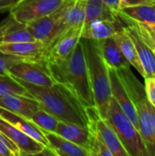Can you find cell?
Returning <instances> with one entry per match:
<instances>
[{
    "label": "cell",
    "mask_w": 155,
    "mask_h": 156,
    "mask_svg": "<svg viewBox=\"0 0 155 156\" xmlns=\"http://www.w3.org/2000/svg\"><path fill=\"white\" fill-rule=\"evenodd\" d=\"M45 66L53 80L67 88L84 108L95 106L81 38L69 57L47 61Z\"/></svg>",
    "instance_id": "6da1fadb"
},
{
    "label": "cell",
    "mask_w": 155,
    "mask_h": 156,
    "mask_svg": "<svg viewBox=\"0 0 155 156\" xmlns=\"http://www.w3.org/2000/svg\"><path fill=\"white\" fill-rule=\"evenodd\" d=\"M18 81L25 87L29 95L38 101L40 108L52 114L58 121L88 127L85 108L63 85L56 82L50 87H45Z\"/></svg>",
    "instance_id": "7a4b0ae2"
},
{
    "label": "cell",
    "mask_w": 155,
    "mask_h": 156,
    "mask_svg": "<svg viewBox=\"0 0 155 156\" xmlns=\"http://www.w3.org/2000/svg\"><path fill=\"white\" fill-rule=\"evenodd\" d=\"M81 41L84 47L95 107L100 115L105 119L110 101L112 98L109 68L101 56L97 40L81 38Z\"/></svg>",
    "instance_id": "3957f363"
},
{
    "label": "cell",
    "mask_w": 155,
    "mask_h": 156,
    "mask_svg": "<svg viewBox=\"0 0 155 156\" xmlns=\"http://www.w3.org/2000/svg\"><path fill=\"white\" fill-rule=\"evenodd\" d=\"M130 68L118 69L117 73L136 109L139 132L143 137L148 156H155V128L150 111L151 102L146 96L144 85L136 78Z\"/></svg>",
    "instance_id": "277c9868"
},
{
    "label": "cell",
    "mask_w": 155,
    "mask_h": 156,
    "mask_svg": "<svg viewBox=\"0 0 155 156\" xmlns=\"http://www.w3.org/2000/svg\"><path fill=\"white\" fill-rule=\"evenodd\" d=\"M105 119L115 131L129 156H148L139 130L113 98L110 101Z\"/></svg>",
    "instance_id": "5b68a950"
},
{
    "label": "cell",
    "mask_w": 155,
    "mask_h": 156,
    "mask_svg": "<svg viewBox=\"0 0 155 156\" xmlns=\"http://www.w3.org/2000/svg\"><path fill=\"white\" fill-rule=\"evenodd\" d=\"M88 128L91 134L100 140L111 151L112 156H129L118 135L106 119L102 118L95 106L85 108Z\"/></svg>",
    "instance_id": "8992f818"
},
{
    "label": "cell",
    "mask_w": 155,
    "mask_h": 156,
    "mask_svg": "<svg viewBox=\"0 0 155 156\" xmlns=\"http://www.w3.org/2000/svg\"><path fill=\"white\" fill-rule=\"evenodd\" d=\"M64 0H21L9 15L19 24L26 25L31 21L54 13Z\"/></svg>",
    "instance_id": "52a82bcc"
},
{
    "label": "cell",
    "mask_w": 155,
    "mask_h": 156,
    "mask_svg": "<svg viewBox=\"0 0 155 156\" xmlns=\"http://www.w3.org/2000/svg\"><path fill=\"white\" fill-rule=\"evenodd\" d=\"M8 75L14 79L37 86L50 87L56 83L45 64L37 61H22L9 69Z\"/></svg>",
    "instance_id": "ba28073f"
},
{
    "label": "cell",
    "mask_w": 155,
    "mask_h": 156,
    "mask_svg": "<svg viewBox=\"0 0 155 156\" xmlns=\"http://www.w3.org/2000/svg\"><path fill=\"white\" fill-rule=\"evenodd\" d=\"M25 26L35 39L41 41L44 44L45 55L51 45L69 28L55 19L51 15L31 21Z\"/></svg>",
    "instance_id": "9c48e42d"
},
{
    "label": "cell",
    "mask_w": 155,
    "mask_h": 156,
    "mask_svg": "<svg viewBox=\"0 0 155 156\" xmlns=\"http://www.w3.org/2000/svg\"><path fill=\"white\" fill-rule=\"evenodd\" d=\"M83 27H71L62 34L48 49L44 62L64 59L75 49L81 38Z\"/></svg>",
    "instance_id": "30bf717a"
},
{
    "label": "cell",
    "mask_w": 155,
    "mask_h": 156,
    "mask_svg": "<svg viewBox=\"0 0 155 156\" xmlns=\"http://www.w3.org/2000/svg\"><path fill=\"white\" fill-rule=\"evenodd\" d=\"M88 0H64L62 5L51 16L65 26L83 27L86 20Z\"/></svg>",
    "instance_id": "8fae6325"
},
{
    "label": "cell",
    "mask_w": 155,
    "mask_h": 156,
    "mask_svg": "<svg viewBox=\"0 0 155 156\" xmlns=\"http://www.w3.org/2000/svg\"><path fill=\"white\" fill-rule=\"evenodd\" d=\"M0 132L5 134L11 141H13L17 145L20 151V156L38 155L43 151V149L47 147L1 118Z\"/></svg>",
    "instance_id": "7c38bea8"
},
{
    "label": "cell",
    "mask_w": 155,
    "mask_h": 156,
    "mask_svg": "<svg viewBox=\"0 0 155 156\" xmlns=\"http://www.w3.org/2000/svg\"><path fill=\"white\" fill-rule=\"evenodd\" d=\"M0 51L5 54L45 64V46L39 40L20 43H6L0 41Z\"/></svg>",
    "instance_id": "4fadbf2b"
},
{
    "label": "cell",
    "mask_w": 155,
    "mask_h": 156,
    "mask_svg": "<svg viewBox=\"0 0 155 156\" xmlns=\"http://www.w3.org/2000/svg\"><path fill=\"white\" fill-rule=\"evenodd\" d=\"M110 73V80H111V96L120 105L123 112L129 117L132 122L135 125V127L139 130L138 118L136 113V109L134 104L124 87L122 81L121 80L117 70L109 68Z\"/></svg>",
    "instance_id": "5bb4252c"
},
{
    "label": "cell",
    "mask_w": 155,
    "mask_h": 156,
    "mask_svg": "<svg viewBox=\"0 0 155 156\" xmlns=\"http://www.w3.org/2000/svg\"><path fill=\"white\" fill-rule=\"evenodd\" d=\"M122 28L130 37L137 50L142 67L144 71L143 78H155V51L143 40L132 26L123 23Z\"/></svg>",
    "instance_id": "9a60e30c"
},
{
    "label": "cell",
    "mask_w": 155,
    "mask_h": 156,
    "mask_svg": "<svg viewBox=\"0 0 155 156\" xmlns=\"http://www.w3.org/2000/svg\"><path fill=\"white\" fill-rule=\"evenodd\" d=\"M123 22L119 20L99 18L95 19L83 27L81 38H88L92 40H103L112 37L118 30L122 29Z\"/></svg>",
    "instance_id": "2e32d148"
},
{
    "label": "cell",
    "mask_w": 155,
    "mask_h": 156,
    "mask_svg": "<svg viewBox=\"0 0 155 156\" xmlns=\"http://www.w3.org/2000/svg\"><path fill=\"white\" fill-rule=\"evenodd\" d=\"M0 107L30 119L40 109L38 101L30 95L8 94L0 98Z\"/></svg>",
    "instance_id": "e0dca14e"
},
{
    "label": "cell",
    "mask_w": 155,
    "mask_h": 156,
    "mask_svg": "<svg viewBox=\"0 0 155 156\" xmlns=\"http://www.w3.org/2000/svg\"><path fill=\"white\" fill-rule=\"evenodd\" d=\"M55 133L84 148L88 153L91 136H92L88 127L81 126L79 124H76L73 122L58 121Z\"/></svg>",
    "instance_id": "ac0fdd59"
},
{
    "label": "cell",
    "mask_w": 155,
    "mask_h": 156,
    "mask_svg": "<svg viewBox=\"0 0 155 156\" xmlns=\"http://www.w3.org/2000/svg\"><path fill=\"white\" fill-rule=\"evenodd\" d=\"M0 118L7 122L11 125L19 129L23 133L28 134L37 142L42 144L45 146H48L47 138L44 134V132L41 131L35 123H33L29 119L9 112L5 109L0 107Z\"/></svg>",
    "instance_id": "d6986e66"
},
{
    "label": "cell",
    "mask_w": 155,
    "mask_h": 156,
    "mask_svg": "<svg viewBox=\"0 0 155 156\" xmlns=\"http://www.w3.org/2000/svg\"><path fill=\"white\" fill-rule=\"evenodd\" d=\"M97 41L99 43L101 56L108 68L118 70L131 67L129 61L123 56L112 37Z\"/></svg>",
    "instance_id": "ffe728a7"
},
{
    "label": "cell",
    "mask_w": 155,
    "mask_h": 156,
    "mask_svg": "<svg viewBox=\"0 0 155 156\" xmlns=\"http://www.w3.org/2000/svg\"><path fill=\"white\" fill-rule=\"evenodd\" d=\"M44 134L48 144V147L52 150L56 156H89L84 148L64 139L55 133L44 132Z\"/></svg>",
    "instance_id": "44dd1931"
},
{
    "label": "cell",
    "mask_w": 155,
    "mask_h": 156,
    "mask_svg": "<svg viewBox=\"0 0 155 156\" xmlns=\"http://www.w3.org/2000/svg\"><path fill=\"white\" fill-rule=\"evenodd\" d=\"M114 41L116 42L117 46L121 49L122 53L123 56L126 58V59L129 61L130 65L132 66L143 77L144 76V71L142 67L137 50L130 38V37L126 34V32L123 30V28L118 30L113 36H112Z\"/></svg>",
    "instance_id": "7402d4cb"
},
{
    "label": "cell",
    "mask_w": 155,
    "mask_h": 156,
    "mask_svg": "<svg viewBox=\"0 0 155 156\" xmlns=\"http://www.w3.org/2000/svg\"><path fill=\"white\" fill-rule=\"evenodd\" d=\"M118 13L138 22L155 23V0L149 4L122 8Z\"/></svg>",
    "instance_id": "603a6c76"
},
{
    "label": "cell",
    "mask_w": 155,
    "mask_h": 156,
    "mask_svg": "<svg viewBox=\"0 0 155 156\" xmlns=\"http://www.w3.org/2000/svg\"><path fill=\"white\" fill-rule=\"evenodd\" d=\"M119 16L123 23L130 24L132 26L143 40L155 51V23H144V22H138L135 21L126 16H123L120 13Z\"/></svg>",
    "instance_id": "cb8c5ba5"
},
{
    "label": "cell",
    "mask_w": 155,
    "mask_h": 156,
    "mask_svg": "<svg viewBox=\"0 0 155 156\" xmlns=\"http://www.w3.org/2000/svg\"><path fill=\"white\" fill-rule=\"evenodd\" d=\"M29 120L35 123L41 131L48 133H55L58 122V120L56 117L42 108L38 109Z\"/></svg>",
    "instance_id": "d4e9b609"
},
{
    "label": "cell",
    "mask_w": 155,
    "mask_h": 156,
    "mask_svg": "<svg viewBox=\"0 0 155 156\" xmlns=\"http://www.w3.org/2000/svg\"><path fill=\"white\" fill-rule=\"evenodd\" d=\"M8 94L29 95L25 87L10 75L0 76V98Z\"/></svg>",
    "instance_id": "484cf974"
},
{
    "label": "cell",
    "mask_w": 155,
    "mask_h": 156,
    "mask_svg": "<svg viewBox=\"0 0 155 156\" xmlns=\"http://www.w3.org/2000/svg\"><path fill=\"white\" fill-rule=\"evenodd\" d=\"M35 37L28 31L25 25H20L19 27L12 29L11 31L5 34L1 39L2 42L6 43H20V42H31L35 41Z\"/></svg>",
    "instance_id": "4316f807"
},
{
    "label": "cell",
    "mask_w": 155,
    "mask_h": 156,
    "mask_svg": "<svg viewBox=\"0 0 155 156\" xmlns=\"http://www.w3.org/2000/svg\"><path fill=\"white\" fill-rule=\"evenodd\" d=\"M0 156H20L17 145L0 132Z\"/></svg>",
    "instance_id": "83f0119b"
},
{
    "label": "cell",
    "mask_w": 155,
    "mask_h": 156,
    "mask_svg": "<svg viewBox=\"0 0 155 156\" xmlns=\"http://www.w3.org/2000/svg\"><path fill=\"white\" fill-rule=\"evenodd\" d=\"M22 61H30V60H27L24 58L5 54L2 51H0V76L8 75L9 69L15 64H17Z\"/></svg>",
    "instance_id": "f1b7e54d"
},
{
    "label": "cell",
    "mask_w": 155,
    "mask_h": 156,
    "mask_svg": "<svg viewBox=\"0 0 155 156\" xmlns=\"http://www.w3.org/2000/svg\"><path fill=\"white\" fill-rule=\"evenodd\" d=\"M88 153L89 156H112L108 147L93 135L91 136Z\"/></svg>",
    "instance_id": "f546056e"
},
{
    "label": "cell",
    "mask_w": 155,
    "mask_h": 156,
    "mask_svg": "<svg viewBox=\"0 0 155 156\" xmlns=\"http://www.w3.org/2000/svg\"><path fill=\"white\" fill-rule=\"evenodd\" d=\"M20 25H21V24L17 23V22L9 15V16H8L7 18H5L4 21H2V22L0 23V41H1L2 37H3V36H4L5 34H6L7 32L11 31L12 29H14V28L19 27Z\"/></svg>",
    "instance_id": "4dcf8cb0"
},
{
    "label": "cell",
    "mask_w": 155,
    "mask_h": 156,
    "mask_svg": "<svg viewBox=\"0 0 155 156\" xmlns=\"http://www.w3.org/2000/svg\"><path fill=\"white\" fill-rule=\"evenodd\" d=\"M144 88L148 101L155 108V78H145Z\"/></svg>",
    "instance_id": "1f68e13d"
},
{
    "label": "cell",
    "mask_w": 155,
    "mask_h": 156,
    "mask_svg": "<svg viewBox=\"0 0 155 156\" xmlns=\"http://www.w3.org/2000/svg\"><path fill=\"white\" fill-rule=\"evenodd\" d=\"M154 0H119V5L118 8L119 10L125 8V7H130V6H134V5H144V4H149L153 2Z\"/></svg>",
    "instance_id": "d6a6232c"
},
{
    "label": "cell",
    "mask_w": 155,
    "mask_h": 156,
    "mask_svg": "<svg viewBox=\"0 0 155 156\" xmlns=\"http://www.w3.org/2000/svg\"><path fill=\"white\" fill-rule=\"evenodd\" d=\"M21 0H0V13L10 12Z\"/></svg>",
    "instance_id": "836d02e7"
},
{
    "label": "cell",
    "mask_w": 155,
    "mask_h": 156,
    "mask_svg": "<svg viewBox=\"0 0 155 156\" xmlns=\"http://www.w3.org/2000/svg\"><path fill=\"white\" fill-rule=\"evenodd\" d=\"M103 3L105 4V5L113 13L118 14L119 8H118V5H119V0H103Z\"/></svg>",
    "instance_id": "e575fe53"
},
{
    "label": "cell",
    "mask_w": 155,
    "mask_h": 156,
    "mask_svg": "<svg viewBox=\"0 0 155 156\" xmlns=\"http://www.w3.org/2000/svg\"><path fill=\"white\" fill-rule=\"evenodd\" d=\"M150 111H151V114H152V117H153V125H154L155 128V108L153 106L152 103H151V106H150Z\"/></svg>",
    "instance_id": "d590c367"
}]
</instances>
